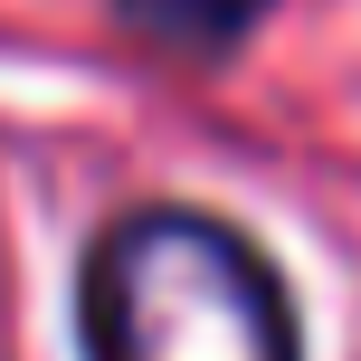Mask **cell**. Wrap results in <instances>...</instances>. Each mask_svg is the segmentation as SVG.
<instances>
[{
  "label": "cell",
  "mask_w": 361,
  "mask_h": 361,
  "mask_svg": "<svg viewBox=\"0 0 361 361\" xmlns=\"http://www.w3.org/2000/svg\"><path fill=\"white\" fill-rule=\"evenodd\" d=\"M86 361H305L286 276L209 209H124L76 276Z\"/></svg>",
  "instance_id": "6da1fadb"
},
{
  "label": "cell",
  "mask_w": 361,
  "mask_h": 361,
  "mask_svg": "<svg viewBox=\"0 0 361 361\" xmlns=\"http://www.w3.org/2000/svg\"><path fill=\"white\" fill-rule=\"evenodd\" d=\"M114 19L133 38H152V48H171V57H228L267 19V0H114Z\"/></svg>",
  "instance_id": "7a4b0ae2"
}]
</instances>
